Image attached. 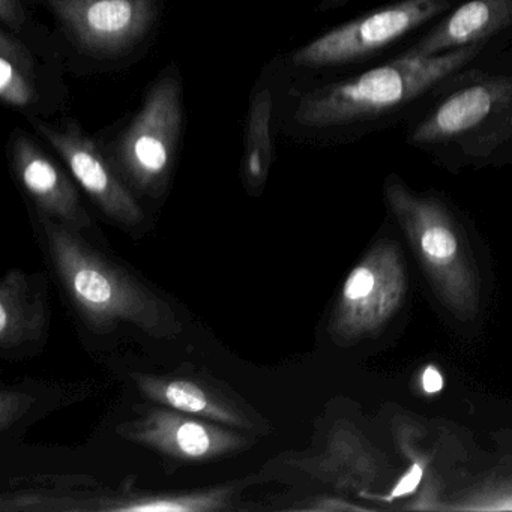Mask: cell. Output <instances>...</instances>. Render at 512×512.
Returning a JSON list of instances; mask_svg holds the SVG:
<instances>
[{"label":"cell","mask_w":512,"mask_h":512,"mask_svg":"<svg viewBox=\"0 0 512 512\" xmlns=\"http://www.w3.org/2000/svg\"><path fill=\"white\" fill-rule=\"evenodd\" d=\"M497 44H473L428 58L398 55L388 64L305 92L293 121L311 133L353 137L407 121L422 104L491 64Z\"/></svg>","instance_id":"cell-1"},{"label":"cell","mask_w":512,"mask_h":512,"mask_svg":"<svg viewBox=\"0 0 512 512\" xmlns=\"http://www.w3.org/2000/svg\"><path fill=\"white\" fill-rule=\"evenodd\" d=\"M53 271L82 322L95 334L131 328L172 340L182 320L172 305L121 263L101 253L83 233L38 214Z\"/></svg>","instance_id":"cell-2"},{"label":"cell","mask_w":512,"mask_h":512,"mask_svg":"<svg viewBox=\"0 0 512 512\" xmlns=\"http://www.w3.org/2000/svg\"><path fill=\"white\" fill-rule=\"evenodd\" d=\"M406 140L437 157L512 158V70L484 65L407 119Z\"/></svg>","instance_id":"cell-3"},{"label":"cell","mask_w":512,"mask_h":512,"mask_svg":"<svg viewBox=\"0 0 512 512\" xmlns=\"http://www.w3.org/2000/svg\"><path fill=\"white\" fill-rule=\"evenodd\" d=\"M182 125L184 89L181 76L170 68L113 145L110 161L133 193L151 199L166 193Z\"/></svg>","instance_id":"cell-4"},{"label":"cell","mask_w":512,"mask_h":512,"mask_svg":"<svg viewBox=\"0 0 512 512\" xmlns=\"http://www.w3.org/2000/svg\"><path fill=\"white\" fill-rule=\"evenodd\" d=\"M457 5V0H395L299 47L292 64L307 70L359 64L436 23Z\"/></svg>","instance_id":"cell-5"},{"label":"cell","mask_w":512,"mask_h":512,"mask_svg":"<svg viewBox=\"0 0 512 512\" xmlns=\"http://www.w3.org/2000/svg\"><path fill=\"white\" fill-rule=\"evenodd\" d=\"M124 439L182 464H203L241 454L253 434L155 404L116 428Z\"/></svg>","instance_id":"cell-6"},{"label":"cell","mask_w":512,"mask_h":512,"mask_svg":"<svg viewBox=\"0 0 512 512\" xmlns=\"http://www.w3.org/2000/svg\"><path fill=\"white\" fill-rule=\"evenodd\" d=\"M73 43L86 55L118 58L154 28L161 0H46Z\"/></svg>","instance_id":"cell-7"},{"label":"cell","mask_w":512,"mask_h":512,"mask_svg":"<svg viewBox=\"0 0 512 512\" xmlns=\"http://www.w3.org/2000/svg\"><path fill=\"white\" fill-rule=\"evenodd\" d=\"M41 136L61 155L77 184L109 220L127 230L142 226L145 212L110 158L74 122L50 125L34 119Z\"/></svg>","instance_id":"cell-8"},{"label":"cell","mask_w":512,"mask_h":512,"mask_svg":"<svg viewBox=\"0 0 512 512\" xmlns=\"http://www.w3.org/2000/svg\"><path fill=\"white\" fill-rule=\"evenodd\" d=\"M133 380L149 403L251 434L266 431V422L241 398L205 377L134 373Z\"/></svg>","instance_id":"cell-9"},{"label":"cell","mask_w":512,"mask_h":512,"mask_svg":"<svg viewBox=\"0 0 512 512\" xmlns=\"http://www.w3.org/2000/svg\"><path fill=\"white\" fill-rule=\"evenodd\" d=\"M10 151L14 175L37 206L38 214L80 233L91 229V217L73 182L31 137L17 133Z\"/></svg>","instance_id":"cell-10"},{"label":"cell","mask_w":512,"mask_h":512,"mask_svg":"<svg viewBox=\"0 0 512 512\" xmlns=\"http://www.w3.org/2000/svg\"><path fill=\"white\" fill-rule=\"evenodd\" d=\"M236 487L211 488L190 493L167 494H107V496L77 499L76 496L43 497L38 494L13 496L14 511H103V512H203L226 511L232 508Z\"/></svg>","instance_id":"cell-11"},{"label":"cell","mask_w":512,"mask_h":512,"mask_svg":"<svg viewBox=\"0 0 512 512\" xmlns=\"http://www.w3.org/2000/svg\"><path fill=\"white\" fill-rule=\"evenodd\" d=\"M512 32V0H466L437 20L401 55H442L473 44L499 41Z\"/></svg>","instance_id":"cell-12"},{"label":"cell","mask_w":512,"mask_h":512,"mask_svg":"<svg viewBox=\"0 0 512 512\" xmlns=\"http://www.w3.org/2000/svg\"><path fill=\"white\" fill-rule=\"evenodd\" d=\"M49 326L46 289L38 277L11 269L0 284V349L17 353L43 340Z\"/></svg>","instance_id":"cell-13"},{"label":"cell","mask_w":512,"mask_h":512,"mask_svg":"<svg viewBox=\"0 0 512 512\" xmlns=\"http://www.w3.org/2000/svg\"><path fill=\"white\" fill-rule=\"evenodd\" d=\"M272 113H274V98H272L271 89L260 88L251 97L250 109H248L244 161H242L244 184L251 194L262 191L274 161Z\"/></svg>","instance_id":"cell-14"},{"label":"cell","mask_w":512,"mask_h":512,"mask_svg":"<svg viewBox=\"0 0 512 512\" xmlns=\"http://www.w3.org/2000/svg\"><path fill=\"white\" fill-rule=\"evenodd\" d=\"M0 98L10 109L26 110L37 101L34 70L13 32H0Z\"/></svg>","instance_id":"cell-15"},{"label":"cell","mask_w":512,"mask_h":512,"mask_svg":"<svg viewBox=\"0 0 512 512\" xmlns=\"http://www.w3.org/2000/svg\"><path fill=\"white\" fill-rule=\"evenodd\" d=\"M35 398L26 392L16 389H2L0 391V428L2 431L10 430L22 416L26 415Z\"/></svg>","instance_id":"cell-16"},{"label":"cell","mask_w":512,"mask_h":512,"mask_svg":"<svg viewBox=\"0 0 512 512\" xmlns=\"http://www.w3.org/2000/svg\"><path fill=\"white\" fill-rule=\"evenodd\" d=\"M422 248L430 259L436 262H445L449 257L454 256L457 250V242L454 235L445 226L433 224L425 229L422 235Z\"/></svg>","instance_id":"cell-17"},{"label":"cell","mask_w":512,"mask_h":512,"mask_svg":"<svg viewBox=\"0 0 512 512\" xmlns=\"http://www.w3.org/2000/svg\"><path fill=\"white\" fill-rule=\"evenodd\" d=\"M374 289V275L368 268L355 269L347 278L343 290V298L346 305H353L356 302L365 301Z\"/></svg>","instance_id":"cell-18"},{"label":"cell","mask_w":512,"mask_h":512,"mask_svg":"<svg viewBox=\"0 0 512 512\" xmlns=\"http://www.w3.org/2000/svg\"><path fill=\"white\" fill-rule=\"evenodd\" d=\"M0 22L7 31L19 32L25 25L22 0H0Z\"/></svg>","instance_id":"cell-19"},{"label":"cell","mask_w":512,"mask_h":512,"mask_svg":"<svg viewBox=\"0 0 512 512\" xmlns=\"http://www.w3.org/2000/svg\"><path fill=\"white\" fill-rule=\"evenodd\" d=\"M422 467L419 464H415L409 472L406 473V476H403L400 482H398L397 487L392 491L391 499L398 496H404V494L412 493V491L416 490L419 482L422 479Z\"/></svg>","instance_id":"cell-20"},{"label":"cell","mask_w":512,"mask_h":512,"mask_svg":"<svg viewBox=\"0 0 512 512\" xmlns=\"http://www.w3.org/2000/svg\"><path fill=\"white\" fill-rule=\"evenodd\" d=\"M422 383H424V389L428 394H434V392H439L442 389V376L434 368H427L424 377H422Z\"/></svg>","instance_id":"cell-21"},{"label":"cell","mask_w":512,"mask_h":512,"mask_svg":"<svg viewBox=\"0 0 512 512\" xmlns=\"http://www.w3.org/2000/svg\"><path fill=\"white\" fill-rule=\"evenodd\" d=\"M352 0H322L320 4V10H334V8L343 7V5L349 4Z\"/></svg>","instance_id":"cell-22"}]
</instances>
